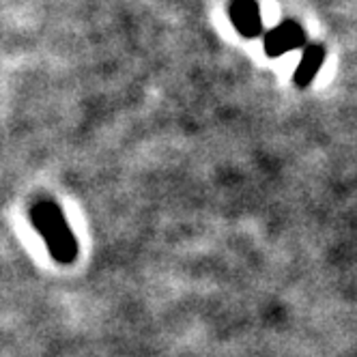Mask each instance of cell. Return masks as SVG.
<instances>
[{
  "label": "cell",
  "mask_w": 357,
  "mask_h": 357,
  "mask_svg": "<svg viewBox=\"0 0 357 357\" xmlns=\"http://www.w3.org/2000/svg\"><path fill=\"white\" fill-rule=\"evenodd\" d=\"M305 43L303 29L293 20H284L265 35V54L269 59L284 56L291 50H297Z\"/></svg>",
  "instance_id": "2"
},
{
  "label": "cell",
  "mask_w": 357,
  "mask_h": 357,
  "mask_svg": "<svg viewBox=\"0 0 357 357\" xmlns=\"http://www.w3.org/2000/svg\"><path fill=\"white\" fill-rule=\"evenodd\" d=\"M31 222L43 237L50 254L59 263H71L78 254V241H75L71 228L54 200H39L31 209Z\"/></svg>",
  "instance_id": "1"
},
{
  "label": "cell",
  "mask_w": 357,
  "mask_h": 357,
  "mask_svg": "<svg viewBox=\"0 0 357 357\" xmlns=\"http://www.w3.org/2000/svg\"><path fill=\"white\" fill-rule=\"evenodd\" d=\"M325 61V47L319 45V43H310L305 45L303 50V56L293 73V82L299 86V89H305L310 86L317 78V73L321 71V65Z\"/></svg>",
  "instance_id": "4"
},
{
  "label": "cell",
  "mask_w": 357,
  "mask_h": 357,
  "mask_svg": "<svg viewBox=\"0 0 357 357\" xmlns=\"http://www.w3.org/2000/svg\"><path fill=\"white\" fill-rule=\"evenodd\" d=\"M228 15L241 37L254 39L263 33V17L257 0H233Z\"/></svg>",
  "instance_id": "3"
}]
</instances>
